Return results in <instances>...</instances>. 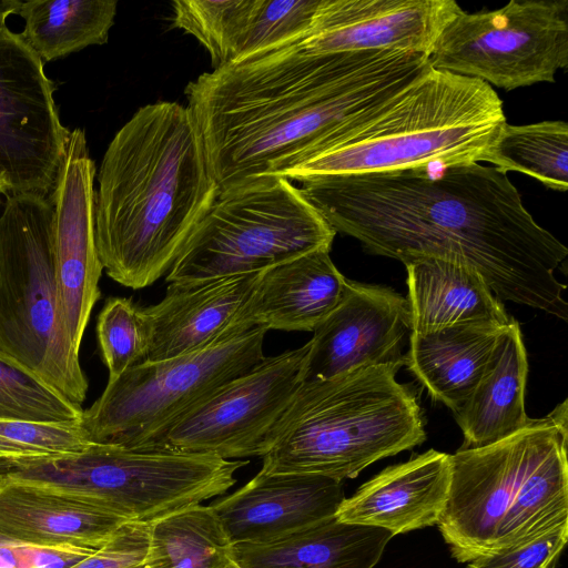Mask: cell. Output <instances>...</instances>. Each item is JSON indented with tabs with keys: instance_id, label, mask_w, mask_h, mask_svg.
Instances as JSON below:
<instances>
[{
	"instance_id": "cell-19",
	"label": "cell",
	"mask_w": 568,
	"mask_h": 568,
	"mask_svg": "<svg viewBox=\"0 0 568 568\" xmlns=\"http://www.w3.org/2000/svg\"><path fill=\"white\" fill-rule=\"evenodd\" d=\"M262 272L169 283L159 303L142 307L149 332L144 362L164 361L203 349L230 332L235 315L251 298Z\"/></svg>"
},
{
	"instance_id": "cell-20",
	"label": "cell",
	"mask_w": 568,
	"mask_h": 568,
	"mask_svg": "<svg viewBox=\"0 0 568 568\" xmlns=\"http://www.w3.org/2000/svg\"><path fill=\"white\" fill-rule=\"evenodd\" d=\"M452 477L450 455L429 449L389 466L341 504L343 523L377 527L393 536L437 525Z\"/></svg>"
},
{
	"instance_id": "cell-5",
	"label": "cell",
	"mask_w": 568,
	"mask_h": 568,
	"mask_svg": "<svg viewBox=\"0 0 568 568\" xmlns=\"http://www.w3.org/2000/svg\"><path fill=\"white\" fill-rule=\"evenodd\" d=\"M506 123L503 102L489 84L430 67L393 98L344 124L323 153L284 179L486 162Z\"/></svg>"
},
{
	"instance_id": "cell-22",
	"label": "cell",
	"mask_w": 568,
	"mask_h": 568,
	"mask_svg": "<svg viewBox=\"0 0 568 568\" xmlns=\"http://www.w3.org/2000/svg\"><path fill=\"white\" fill-rule=\"evenodd\" d=\"M410 333H425L462 324L508 325L511 317L473 267L424 256L404 263Z\"/></svg>"
},
{
	"instance_id": "cell-4",
	"label": "cell",
	"mask_w": 568,
	"mask_h": 568,
	"mask_svg": "<svg viewBox=\"0 0 568 568\" xmlns=\"http://www.w3.org/2000/svg\"><path fill=\"white\" fill-rule=\"evenodd\" d=\"M497 443L450 455L437 526L458 562L528 542L568 523V404Z\"/></svg>"
},
{
	"instance_id": "cell-28",
	"label": "cell",
	"mask_w": 568,
	"mask_h": 568,
	"mask_svg": "<svg viewBox=\"0 0 568 568\" xmlns=\"http://www.w3.org/2000/svg\"><path fill=\"white\" fill-rule=\"evenodd\" d=\"M486 162L503 173L520 172L550 190L565 192L568 187V124L558 120L521 125L506 123Z\"/></svg>"
},
{
	"instance_id": "cell-30",
	"label": "cell",
	"mask_w": 568,
	"mask_h": 568,
	"mask_svg": "<svg viewBox=\"0 0 568 568\" xmlns=\"http://www.w3.org/2000/svg\"><path fill=\"white\" fill-rule=\"evenodd\" d=\"M83 409L0 351V418L81 420Z\"/></svg>"
},
{
	"instance_id": "cell-35",
	"label": "cell",
	"mask_w": 568,
	"mask_h": 568,
	"mask_svg": "<svg viewBox=\"0 0 568 568\" xmlns=\"http://www.w3.org/2000/svg\"><path fill=\"white\" fill-rule=\"evenodd\" d=\"M149 542L150 524L126 521L100 548L67 568H139Z\"/></svg>"
},
{
	"instance_id": "cell-17",
	"label": "cell",
	"mask_w": 568,
	"mask_h": 568,
	"mask_svg": "<svg viewBox=\"0 0 568 568\" xmlns=\"http://www.w3.org/2000/svg\"><path fill=\"white\" fill-rule=\"evenodd\" d=\"M342 481L311 474L261 470L210 506L232 544L267 542L335 517Z\"/></svg>"
},
{
	"instance_id": "cell-10",
	"label": "cell",
	"mask_w": 568,
	"mask_h": 568,
	"mask_svg": "<svg viewBox=\"0 0 568 568\" xmlns=\"http://www.w3.org/2000/svg\"><path fill=\"white\" fill-rule=\"evenodd\" d=\"M266 332H227L203 349L130 367L83 410L82 427L93 443L152 446L190 408L258 364Z\"/></svg>"
},
{
	"instance_id": "cell-24",
	"label": "cell",
	"mask_w": 568,
	"mask_h": 568,
	"mask_svg": "<svg viewBox=\"0 0 568 568\" xmlns=\"http://www.w3.org/2000/svg\"><path fill=\"white\" fill-rule=\"evenodd\" d=\"M393 535L329 518L282 538L232 544L239 568H374Z\"/></svg>"
},
{
	"instance_id": "cell-2",
	"label": "cell",
	"mask_w": 568,
	"mask_h": 568,
	"mask_svg": "<svg viewBox=\"0 0 568 568\" xmlns=\"http://www.w3.org/2000/svg\"><path fill=\"white\" fill-rule=\"evenodd\" d=\"M429 68L417 53H308L286 45L204 72L184 93L223 193L284 179L323 153L344 124Z\"/></svg>"
},
{
	"instance_id": "cell-15",
	"label": "cell",
	"mask_w": 568,
	"mask_h": 568,
	"mask_svg": "<svg viewBox=\"0 0 568 568\" xmlns=\"http://www.w3.org/2000/svg\"><path fill=\"white\" fill-rule=\"evenodd\" d=\"M410 335L406 297L393 288L346 278L335 308L313 331L305 381L369 365H405Z\"/></svg>"
},
{
	"instance_id": "cell-25",
	"label": "cell",
	"mask_w": 568,
	"mask_h": 568,
	"mask_svg": "<svg viewBox=\"0 0 568 568\" xmlns=\"http://www.w3.org/2000/svg\"><path fill=\"white\" fill-rule=\"evenodd\" d=\"M506 326L462 324L410 333L405 365L433 400L454 414L480 381Z\"/></svg>"
},
{
	"instance_id": "cell-37",
	"label": "cell",
	"mask_w": 568,
	"mask_h": 568,
	"mask_svg": "<svg viewBox=\"0 0 568 568\" xmlns=\"http://www.w3.org/2000/svg\"><path fill=\"white\" fill-rule=\"evenodd\" d=\"M227 568H239L234 562Z\"/></svg>"
},
{
	"instance_id": "cell-38",
	"label": "cell",
	"mask_w": 568,
	"mask_h": 568,
	"mask_svg": "<svg viewBox=\"0 0 568 568\" xmlns=\"http://www.w3.org/2000/svg\"><path fill=\"white\" fill-rule=\"evenodd\" d=\"M139 568H144V567L142 566V567H139Z\"/></svg>"
},
{
	"instance_id": "cell-11",
	"label": "cell",
	"mask_w": 568,
	"mask_h": 568,
	"mask_svg": "<svg viewBox=\"0 0 568 568\" xmlns=\"http://www.w3.org/2000/svg\"><path fill=\"white\" fill-rule=\"evenodd\" d=\"M427 59L433 69L506 91L554 82L568 65V0H511L476 13L459 8Z\"/></svg>"
},
{
	"instance_id": "cell-27",
	"label": "cell",
	"mask_w": 568,
	"mask_h": 568,
	"mask_svg": "<svg viewBox=\"0 0 568 568\" xmlns=\"http://www.w3.org/2000/svg\"><path fill=\"white\" fill-rule=\"evenodd\" d=\"M232 542L210 505H195L150 525L144 568H227Z\"/></svg>"
},
{
	"instance_id": "cell-1",
	"label": "cell",
	"mask_w": 568,
	"mask_h": 568,
	"mask_svg": "<svg viewBox=\"0 0 568 568\" xmlns=\"http://www.w3.org/2000/svg\"><path fill=\"white\" fill-rule=\"evenodd\" d=\"M335 232L374 255L430 256L475 268L501 301L567 321L554 272L568 248L526 210L506 173L480 163L301 182Z\"/></svg>"
},
{
	"instance_id": "cell-9",
	"label": "cell",
	"mask_w": 568,
	"mask_h": 568,
	"mask_svg": "<svg viewBox=\"0 0 568 568\" xmlns=\"http://www.w3.org/2000/svg\"><path fill=\"white\" fill-rule=\"evenodd\" d=\"M248 460L94 443L87 452L21 462L13 476L90 496L129 521L152 524L226 493Z\"/></svg>"
},
{
	"instance_id": "cell-14",
	"label": "cell",
	"mask_w": 568,
	"mask_h": 568,
	"mask_svg": "<svg viewBox=\"0 0 568 568\" xmlns=\"http://www.w3.org/2000/svg\"><path fill=\"white\" fill-rule=\"evenodd\" d=\"M95 165L81 129L71 131L55 187L54 261L61 317L80 349L91 311L100 298L102 273L94 239Z\"/></svg>"
},
{
	"instance_id": "cell-7",
	"label": "cell",
	"mask_w": 568,
	"mask_h": 568,
	"mask_svg": "<svg viewBox=\"0 0 568 568\" xmlns=\"http://www.w3.org/2000/svg\"><path fill=\"white\" fill-rule=\"evenodd\" d=\"M50 196L6 195L0 214V351L70 402L88 379L60 311Z\"/></svg>"
},
{
	"instance_id": "cell-36",
	"label": "cell",
	"mask_w": 568,
	"mask_h": 568,
	"mask_svg": "<svg viewBox=\"0 0 568 568\" xmlns=\"http://www.w3.org/2000/svg\"><path fill=\"white\" fill-rule=\"evenodd\" d=\"M94 550L45 548L11 542L0 546V568H67Z\"/></svg>"
},
{
	"instance_id": "cell-16",
	"label": "cell",
	"mask_w": 568,
	"mask_h": 568,
	"mask_svg": "<svg viewBox=\"0 0 568 568\" xmlns=\"http://www.w3.org/2000/svg\"><path fill=\"white\" fill-rule=\"evenodd\" d=\"M459 8L455 0H322L308 31L283 47L308 53L399 51L427 57Z\"/></svg>"
},
{
	"instance_id": "cell-23",
	"label": "cell",
	"mask_w": 568,
	"mask_h": 568,
	"mask_svg": "<svg viewBox=\"0 0 568 568\" xmlns=\"http://www.w3.org/2000/svg\"><path fill=\"white\" fill-rule=\"evenodd\" d=\"M527 353L519 323H510L498 337L494 354L474 390L454 413L464 435L460 449L484 447L520 430L529 417L525 409Z\"/></svg>"
},
{
	"instance_id": "cell-18",
	"label": "cell",
	"mask_w": 568,
	"mask_h": 568,
	"mask_svg": "<svg viewBox=\"0 0 568 568\" xmlns=\"http://www.w3.org/2000/svg\"><path fill=\"white\" fill-rule=\"evenodd\" d=\"M126 521L90 496L0 474V537L11 542L98 549Z\"/></svg>"
},
{
	"instance_id": "cell-29",
	"label": "cell",
	"mask_w": 568,
	"mask_h": 568,
	"mask_svg": "<svg viewBox=\"0 0 568 568\" xmlns=\"http://www.w3.org/2000/svg\"><path fill=\"white\" fill-rule=\"evenodd\" d=\"M254 0H176L173 24L210 53L213 69L232 63Z\"/></svg>"
},
{
	"instance_id": "cell-31",
	"label": "cell",
	"mask_w": 568,
	"mask_h": 568,
	"mask_svg": "<svg viewBox=\"0 0 568 568\" xmlns=\"http://www.w3.org/2000/svg\"><path fill=\"white\" fill-rule=\"evenodd\" d=\"M322 0H254L231 64L288 44L306 33Z\"/></svg>"
},
{
	"instance_id": "cell-12",
	"label": "cell",
	"mask_w": 568,
	"mask_h": 568,
	"mask_svg": "<svg viewBox=\"0 0 568 568\" xmlns=\"http://www.w3.org/2000/svg\"><path fill=\"white\" fill-rule=\"evenodd\" d=\"M308 342L264 357L180 416L150 447L215 455L263 457L305 381Z\"/></svg>"
},
{
	"instance_id": "cell-34",
	"label": "cell",
	"mask_w": 568,
	"mask_h": 568,
	"mask_svg": "<svg viewBox=\"0 0 568 568\" xmlns=\"http://www.w3.org/2000/svg\"><path fill=\"white\" fill-rule=\"evenodd\" d=\"M568 540V523L528 542L473 559L466 568H554Z\"/></svg>"
},
{
	"instance_id": "cell-39",
	"label": "cell",
	"mask_w": 568,
	"mask_h": 568,
	"mask_svg": "<svg viewBox=\"0 0 568 568\" xmlns=\"http://www.w3.org/2000/svg\"><path fill=\"white\" fill-rule=\"evenodd\" d=\"M0 194H2V193H1V190H0Z\"/></svg>"
},
{
	"instance_id": "cell-6",
	"label": "cell",
	"mask_w": 568,
	"mask_h": 568,
	"mask_svg": "<svg viewBox=\"0 0 568 568\" xmlns=\"http://www.w3.org/2000/svg\"><path fill=\"white\" fill-rule=\"evenodd\" d=\"M400 367L369 365L304 381L275 427L262 473L311 474L342 481L420 445L424 419Z\"/></svg>"
},
{
	"instance_id": "cell-33",
	"label": "cell",
	"mask_w": 568,
	"mask_h": 568,
	"mask_svg": "<svg viewBox=\"0 0 568 568\" xmlns=\"http://www.w3.org/2000/svg\"><path fill=\"white\" fill-rule=\"evenodd\" d=\"M97 335L109 381L145 361L149 332L142 307L130 298L111 297L101 310Z\"/></svg>"
},
{
	"instance_id": "cell-21",
	"label": "cell",
	"mask_w": 568,
	"mask_h": 568,
	"mask_svg": "<svg viewBox=\"0 0 568 568\" xmlns=\"http://www.w3.org/2000/svg\"><path fill=\"white\" fill-rule=\"evenodd\" d=\"M346 277L328 250H317L262 272L229 331L255 326L313 332L339 302Z\"/></svg>"
},
{
	"instance_id": "cell-8",
	"label": "cell",
	"mask_w": 568,
	"mask_h": 568,
	"mask_svg": "<svg viewBox=\"0 0 568 568\" xmlns=\"http://www.w3.org/2000/svg\"><path fill=\"white\" fill-rule=\"evenodd\" d=\"M335 234L300 187L283 178H263L219 194L166 282L262 272L313 251H331Z\"/></svg>"
},
{
	"instance_id": "cell-26",
	"label": "cell",
	"mask_w": 568,
	"mask_h": 568,
	"mask_svg": "<svg viewBox=\"0 0 568 568\" xmlns=\"http://www.w3.org/2000/svg\"><path fill=\"white\" fill-rule=\"evenodd\" d=\"M116 6L114 0H30L21 1L14 14L24 20L22 40L49 62L104 44Z\"/></svg>"
},
{
	"instance_id": "cell-32",
	"label": "cell",
	"mask_w": 568,
	"mask_h": 568,
	"mask_svg": "<svg viewBox=\"0 0 568 568\" xmlns=\"http://www.w3.org/2000/svg\"><path fill=\"white\" fill-rule=\"evenodd\" d=\"M91 442L81 420L38 422L0 418V465L50 459L87 452Z\"/></svg>"
},
{
	"instance_id": "cell-3",
	"label": "cell",
	"mask_w": 568,
	"mask_h": 568,
	"mask_svg": "<svg viewBox=\"0 0 568 568\" xmlns=\"http://www.w3.org/2000/svg\"><path fill=\"white\" fill-rule=\"evenodd\" d=\"M94 193L100 262L140 290L169 272L220 190L186 105L141 106L109 143Z\"/></svg>"
},
{
	"instance_id": "cell-13",
	"label": "cell",
	"mask_w": 568,
	"mask_h": 568,
	"mask_svg": "<svg viewBox=\"0 0 568 568\" xmlns=\"http://www.w3.org/2000/svg\"><path fill=\"white\" fill-rule=\"evenodd\" d=\"M42 60L0 27V190L50 196L71 134L60 121Z\"/></svg>"
}]
</instances>
